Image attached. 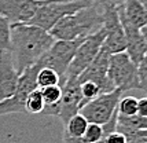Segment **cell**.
I'll use <instances>...</instances> for the list:
<instances>
[{
    "instance_id": "d4e9b609",
    "label": "cell",
    "mask_w": 147,
    "mask_h": 143,
    "mask_svg": "<svg viewBox=\"0 0 147 143\" xmlns=\"http://www.w3.org/2000/svg\"><path fill=\"white\" fill-rule=\"evenodd\" d=\"M103 143H127V138H125V135L124 134H121V132H113V134H110V135H107V136L105 138L102 140Z\"/></svg>"
},
{
    "instance_id": "9a60e30c",
    "label": "cell",
    "mask_w": 147,
    "mask_h": 143,
    "mask_svg": "<svg viewBox=\"0 0 147 143\" xmlns=\"http://www.w3.org/2000/svg\"><path fill=\"white\" fill-rule=\"evenodd\" d=\"M120 20L128 22L136 29L147 25V8L139 0H127L122 6L117 7Z\"/></svg>"
},
{
    "instance_id": "277c9868",
    "label": "cell",
    "mask_w": 147,
    "mask_h": 143,
    "mask_svg": "<svg viewBox=\"0 0 147 143\" xmlns=\"http://www.w3.org/2000/svg\"><path fill=\"white\" fill-rule=\"evenodd\" d=\"M84 39H77L71 41H65V40H55L48 51L45 52L41 58L38 59V63L41 67H50L58 73L61 78L59 85L62 87L66 81V74L67 69L70 66L71 61L76 55V51L78 46L81 44Z\"/></svg>"
},
{
    "instance_id": "9c48e42d",
    "label": "cell",
    "mask_w": 147,
    "mask_h": 143,
    "mask_svg": "<svg viewBox=\"0 0 147 143\" xmlns=\"http://www.w3.org/2000/svg\"><path fill=\"white\" fill-rule=\"evenodd\" d=\"M102 7L103 28L106 30V39L103 41L102 47L106 51H109L110 54L124 52L125 47H127V41H125V33H124V29H122L120 17H118L117 7H113L110 4H106V3H102Z\"/></svg>"
},
{
    "instance_id": "f1b7e54d",
    "label": "cell",
    "mask_w": 147,
    "mask_h": 143,
    "mask_svg": "<svg viewBox=\"0 0 147 143\" xmlns=\"http://www.w3.org/2000/svg\"><path fill=\"white\" fill-rule=\"evenodd\" d=\"M142 34H143V39H144V43H146V55H147V25L143 26L140 29Z\"/></svg>"
},
{
    "instance_id": "7402d4cb",
    "label": "cell",
    "mask_w": 147,
    "mask_h": 143,
    "mask_svg": "<svg viewBox=\"0 0 147 143\" xmlns=\"http://www.w3.org/2000/svg\"><path fill=\"white\" fill-rule=\"evenodd\" d=\"M11 24L0 15V50L11 51Z\"/></svg>"
},
{
    "instance_id": "83f0119b",
    "label": "cell",
    "mask_w": 147,
    "mask_h": 143,
    "mask_svg": "<svg viewBox=\"0 0 147 143\" xmlns=\"http://www.w3.org/2000/svg\"><path fill=\"white\" fill-rule=\"evenodd\" d=\"M102 3H106V4H110V6H113V7H120L122 6L127 0H100Z\"/></svg>"
},
{
    "instance_id": "3957f363",
    "label": "cell",
    "mask_w": 147,
    "mask_h": 143,
    "mask_svg": "<svg viewBox=\"0 0 147 143\" xmlns=\"http://www.w3.org/2000/svg\"><path fill=\"white\" fill-rule=\"evenodd\" d=\"M95 1L96 0H48L43 6L38 7L36 14L28 24L50 32L59 20L77 13L85 7L92 6Z\"/></svg>"
},
{
    "instance_id": "44dd1931",
    "label": "cell",
    "mask_w": 147,
    "mask_h": 143,
    "mask_svg": "<svg viewBox=\"0 0 147 143\" xmlns=\"http://www.w3.org/2000/svg\"><path fill=\"white\" fill-rule=\"evenodd\" d=\"M117 110L120 116H135L138 114V98L135 96H121Z\"/></svg>"
},
{
    "instance_id": "4fadbf2b",
    "label": "cell",
    "mask_w": 147,
    "mask_h": 143,
    "mask_svg": "<svg viewBox=\"0 0 147 143\" xmlns=\"http://www.w3.org/2000/svg\"><path fill=\"white\" fill-rule=\"evenodd\" d=\"M18 78L11 51L0 50V101L10 98L15 92Z\"/></svg>"
},
{
    "instance_id": "7c38bea8",
    "label": "cell",
    "mask_w": 147,
    "mask_h": 143,
    "mask_svg": "<svg viewBox=\"0 0 147 143\" xmlns=\"http://www.w3.org/2000/svg\"><path fill=\"white\" fill-rule=\"evenodd\" d=\"M81 91L77 77H67L62 85V96L58 105V116L63 125L81 109Z\"/></svg>"
},
{
    "instance_id": "2e32d148",
    "label": "cell",
    "mask_w": 147,
    "mask_h": 143,
    "mask_svg": "<svg viewBox=\"0 0 147 143\" xmlns=\"http://www.w3.org/2000/svg\"><path fill=\"white\" fill-rule=\"evenodd\" d=\"M147 130V117L142 116H120L117 118V132H121L125 136L135 131Z\"/></svg>"
},
{
    "instance_id": "d6986e66",
    "label": "cell",
    "mask_w": 147,
    "mask_h": 143,
    "mask_svg": "<svg viewBox=\"0 0 147 143\" xmlns=\"http://www.w3.org/2000/svg\"><path fill=\"white\" fill-rule=\"evenodd\" d=\"M61 78L58 76L55 70H52L50 67H40L36 76V83L37 88H45V87H51V85H59Z\"/></svg>"
},
{
    "instance_id": "52a82bcc",
    "label": "cell",
    "mask_w": 147,
    "mask_h": 143,
    "mask_svg": "<svg viewBox=\"0 0 147 143\" xmlns=\"http://www.w3.org/2000/svg\"><path fill=\"white\" fill-rule=\"evenodd\" d=\"M105 39H106V30H105V28L102 26L98 32L92 33L91 36L85 37L81 41V44L78 46V48H77V51H76V55H74V58L71 61L69 69H67L66 78L78 77L91 65V62L95 59L98 52L100 51Z\"/></svg>"
},
{
    "instance_id": "8fae6325",
    "label": "cell",
    "mask_w": 147,
    "mask_h": 143,
    "mask_svg": "<svg viewBox=\"0 0 147 143\" xmlns=\"http://www.w3.org/2000/svg\"><path fill=\"white\" fill-rule=\"evenodd\" d=\"M48 0H0V15L10 24H28Z\"/></svg>"
},
{
    "instance_id": "5b68a950",
    "label": "cell",
    "mask_w": 147,
    "mask_h": 143,
    "mask_svg": "<svg viewBox=\"0 0 147 143\" xmlns=\"http://www.w3.org/2000/svg\"><path fill=\"white\" fill-rule=\"evenodd\" d=\"M109 78L114 88H118L122 94L132 90H140L138 66L131 61L125 51L110 55Z\"/></svg>"
},
{
    "instance_id": "ffe728a7",
    "label": "cell",
    "mask_w": 147,
    "mask_h": 143,
    "mask_svg": "<svg viewBox=\"0 0 147 143\" xmlns=\"http://www.w3.org/2000/svg\"><path fill=\"white\" fill-rule=\"evenodd\" d=\"M80 91H81V98H83V101H81V109L88 102H91L92 99H95L98 95H100V88L94 81H81L80 83Z\"/></svg>"
},
{
    "instance_id": "8992f818",
    "label": "cell",
    "mask_w": 147,
    "mask_h": 143,
    "mask_svg": "<svg viewBox=\"0 0 147 143\" xmlns=\"http://www.w3.org/2000/svg\"><path fill=\"white\" fill-rule=\"evenodd\" d=\"M41 65H36L28 67L19 74L18 85L13 95L7 99L0 101V116L6 114H14V113H26L25 110V101L28 95L32 91L37 90V83H36V76L40 70Z\"/></svg>"
},
{
    "instance_id": "e0dca14e",
    "label": "cell",
    "mask_w": 147,
    "mask_h": 143,
    "mask_svg": "<svg viewBox=\"0 0 147 143\" xmlns=\"http://www.w3.org/2000/svg\"><path fill=\"white\" fill-rule=\"evenodd\" d=\"M87 127H88V120L84 117L81 113H77V114H74L67 123L65 124L63 132L67 134L69 136L83 138Z\"/></svg>"
},
{
    "instance_id": "4316f807",
    "label": "cell",
    "mask_w": 147,
    "mask_h": 143,
    "mask_svg": "<svg viewBox=\"0 0 147 143\" xmlns=\"http://www.w3.org/2000/svg\"><path fill=\"white\" fill-rule=\"evenodd\" d=\"M62 140L63 143H88L87 140H84V138H76V136H69L67 134L62 135Z\"/></svg>"
},
{
    "instance_id": "ba28073f",
    "label": "cell",
    "mask_w": 147,
    "mask_h": 143,
    "mask_svg": "<svg viewBox=\"0 0 147 143\" xmlns=\"http://www.w3.org/2000/svg\"><path fill=\"white\" fill-rule=\"evenodd\" d=\"M121 96L122 92L118 88L110 92L100 94L85 105L80 110V113L88 120V123L103 125L109 121L111 116L114 114V111L117 110V106H118Z\"/></svg>"
},
{
    "instance_id": "7a4b0ae2",
    "label": "cell",
    "mask_w": 147,
    "mask_h": 143,
    "mask_svg": "<svg viewBox=\"0 0 147 143\" xmlns=\"http://www.w3.org/2000/svg\"><path fill=\"white\" fill-rule=\"evenodd\" d=\"M103 26V7L99 0L90 7L66 15L54 25L50 34L54 40L71 41L77 39H85L92 33L98 32Z\"/></svg>"
},
{
    "instance_id": "484cf974",
    "label": "cell",
    "mask_w": 147,
    "mask_h": 143,
    "mask_svg": "<svg viewBox=\"0 0 147 143\" xmlns=\"http://www.w3.org/2000/svg\"><path fill=\"white\" fill-rule=\"evenodd\" d=\"M138 116L147 117V96L138 99Z\"/></svg>"
},
{
    "instance_id": "5bb4252c",
    "label": "cell",
    "mask_w": 147,
    "mask_h": 143,
    "mask_svg": "<svg viewBox=\"0 0 147 143\" xmlns=\"http://www.w3.org/2000/svg\"><path fill=\"white\" fill-rule=\"evenodd\" d=\"M121 21L122 29L125 33V41H127L125 52L131 58V61L138 66L142 62V59L146 57V43L143 39V34H142L140 29H136L125 21Z\"/></svg>"
},
{
    "instance_id": "6da1fadb",
    "label": "cell",
    "mask_w": 147,
    "mask_h": 143,
    "mask_svg": "<svg viewBox=\"0 0 147 143\" xmlns=\"http://www.w3.org/2000/svg\"><path fill=\"white\" fill-rule=\"evenodd\" d=\"M11 54L15 69L22 72L36 65L55 40L44 29L29 24H11Z\"/></svg>"
},
{
    "instance_id": "ac0fdd59",
    "label": "cell",
    "mask_w": 147,
    "mask_h": 143,
    "mask_svg": "<svg viewBox=\"0 0 147 143\" xmlns=\"http://www.w3.org/2000/svg\"><path fill=\"white\" fill-rule=\"evenodd\" d=\"M44 99L38 88L30 92L25 101V110L29 114H41V111L44 110Z\"/></svg>"
},
{
    "instance_id": "cb8c5ba5",
    "label": "cell",
    "mask_w": 147,
    "mask_h": 143,
    "mask_svg": "<svg viewBox=\"0 0 147 143\" xmlns=\"http://www.w3.org/2000/svg\"><path fill=\"white\" fill-rule=\"evenodd\" d=\"M138 74H139L140 90L147 92V55L142 59V62L138 65Z\"/></svg>"
},
{
    "instance_id": "30bf717a",
    "label": "cell",
    "mask_w": 147,
    "mask_h": 143,
    "mask_svg": "<svg viewBox=\"0 0 147 143\" xmlns=\"http://www.w3.org/2000/svg\"><path fill=\"white\" fill-rule=\"evenodd\" d=\"M109 51H106L105 48H100V51L98 52L95 59L91 62V65L78 76V81H94L98 87L100 88V94L110 92L115 90L111 80L109 78V59H110Z\"/></svg>"
},
{
    "instance_id": "603a6c76",
    "label": "cell",
    "mask_w": 147,
    "mask_h": 143,
    "mask_svg": "<svg viewBox=\"0 0 147 143\" xmlns=\"http://www.w3.org/2000/svg\"><path fill=\"white\" fill-rule=\"evenodd\" d=\"M84 140H87L88 143H98L103 139V128L102 125L94 123H88V127L84 132Z\"/></svg>"
}]
</instances>
